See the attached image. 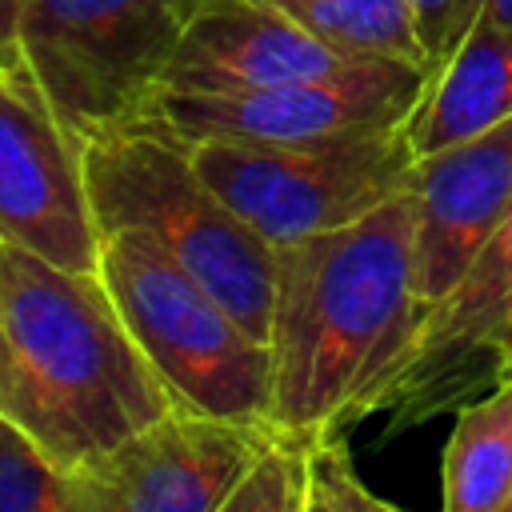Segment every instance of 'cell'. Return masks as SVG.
<instances>
[{"label":"cell","instance_id":"obj_21","mask_svg":"<svg viewBox=\"0 0 512 512\" xmlns=\"http://www.w3.org/2000/svg\"><path fill=\"white\" fill-rule=\"evenodd\" d=\"M308 476H312V472H308ZM304 512H344V508H340V504L312 480V484H308V504H304Z\"/></svg>","mask_w":512,"mask_h":512},{"label":"cell","instance_id":"obj_5","mask_svg":"<svg viewBox=\"0 0 512 512\" xmlns=\"http://www.w3.org/2000/svg\"><path fill=\"white\" fill-rule=\"evenodd\" d=\"M184 20L176 0H28L20 52L52 116L84 148L160 124Z\"/></svg>","mask_w":512,"mask_h":512},{"label":"cell","instance_id":"obj_14","mask_svg":"<svg viewBox=\"0 0 512 512\" xmlns=\"http://www.w3.org/2000/svg\"><path fill=\"white\" fill-rule=\"evenodd\" d=\"M512 496V380L456 408L440 512H504Z\"/></svg>","mask_w":512,"mask_h":512},{"label":"cell","instance_id":"obj_6","mask_svg":"<svg viewBox=\"0 0 512 512\" xmlns=\"http://www.w3.org/2000/svg\"><path fill=\"white\" fill-rule=\"evenodd\" d=\"M192 164L272 248L344 228L412 184L404 128L336 140H196Z\"/></svg>","mask_w":512,"mask_h":512},{"label":"cell","instance_id":"obj_25","mask_svg":"<svg viewBox=\"0 0 512 512\" xmlns=\"http://www.w3.org/2000/svg\"><path fill=\"white\" fill-rule=\"evenodd\" d=\"M504 512H512V496H508V508H504Z\"/></svg>","mask_w":512,"mask_h":512},{"label":"cell","instance_id":"obj_7","mask_svg":"<svg viewBox=\"0 0 512 512\" xmlns=\"http://www.w3.org/2000/svg\"><path fill=\"white\" fill-rule=\"evenodd\" d=\"M428 68L404 60H348L336 72L252 88V92H164L160 124L184 144L196 140H336L404 128Z\"/></svg>","mask_w":512,"mask_h":512},{"label":"cell","instance_id":"obj_18","mask_svg":"<svg viewBox=\"0 0 512 512\" xmlns=\"http://www.w3.org/2000/svg\"><path fill=\"white\" fill-rule=\"evenodd\" d=\"M308 472H312V480H316L344 512H404V508L380 500V496L356 476L352 456L344 452L340 436H336V440H320V444L308 448Z\"/></svg>","mask_w":512,"mask_h":512},{"label":"cell","instance_id":"obj_24","mask_svg":"<svg viewBox=\"0 0 512 512\" xmlns=\"http://www.w3.org/2000/svg\"><path fill=\"white\" fill-rule=\"evenodd\" d=\"M176 4H180V8H184V16H192V12H196V8H204V4H208V0H176Z\"/></svg>","mask_w":512,"mask_h":512},{"label":"cell","instance_id":"obj_22","mask_svg":"<svg viewBox=\"0 0 512 512\" xmlns=\"http://www.w3.org/2000/svg\"><path fill=\"white\" fill-rule=\"evenodd\" d=\"M480 16H488V20H500V24H508V28H512V0H488Z\"/></svg>","mask_w":512,"mask_h":512},{"label":"cell","instance_id":"obj_12","mask_svg":"<svg viewBox=\"0 0 512 512\" xmlns=\"http://www.w3.org/2000/svg\"><path fill=\"white\" fill-rule=\"evenodd\" d=\"M344 64L348 56L316 40L272 0H208L184 20L168 64V92H252Z\"/></svg>","mask_w":512,"mask_h":512},{"label":"cell","instance_id":"obj_9","mask_svg":"<svg viewBox=\"0 0 512 512\" xmlns=\"http://www.w3.org/2000/svg\"><path fill=\"white\" fill-rule=\"evenodd\" d=\"M0 240L60 268H100L80 144L52 116L32 76L0 72Z\"/></svg>","mask_w":512,"mask_h":512},{"label":"cell","instance_id":"obj_16","mask_svg":"<svg viewBox=\"0 0 512 512\" xmlns=\"http://www.w3.org/2000/svg\"><path fill=\"white\" fill-rule=\"evenodd\" d=\"M0 512H76L72 476L0 420Z\"/></svg>","mask_w":512,"mask_h":512},{"label":"cell","instance_id":"obj_17","mask_svg":"<svg viewBox=\"0 0 512 512\" xmlns=\"http://www.w3.org/2000/svg\"><path fill=\"white\" fill-rule=\"evenodd\" d=\"M308 484V448L276 436L216 512H304Z\"/></svg>","mask_w":512,"mask_h":512},{"label":"cell","instance_id":"obj_11","mask_svg":"<svg viewBox=\"0 0 512 512\" xmlns=\"http://www.w3.org/2000/svg\"><path fill=\"white\" fill-rule=\"evenodd\" d=\"M420 316L452 292L512 208V120L412 168Z\"/></svg>","mask_w":512,"mask_h":512},{"label":"cell","instance_id":"obj_8","mask_svg":"<svg viewBox=\"0 0 512 512\" xmlns=\"http://www.w3.org/2000/svg\"><path fill=\"white\" fill-rule=\"evenodd\" d=\"M512 332V208L416 328L412 348L388 376L376 412H388V432L416 428L456 412L496 384L500 348Z\"/></svg>","mask_w":512,"mask_h":512},{"label":"cell","instance_id":"obj_4","mask_svg":"<svg viewBox=\"0 0 512 512\" xmlns=\"http://www.w3.org/2000/svg\"><path fill=\"white\" fill-rule=\"evenodd\" d=\"M96 276L176 408L272 432V348L148 232L104 236Z\"/></svg>","mask_w":512,"mask_h":512},{"label":"cell","instance_id":"obj_20","mask_svg":"<svg viewBox=\"0 0 512 512\" xmlns=\"http://www.w3.org/2000/svg\"><path fill=\"white\" fill-rule=\"evenodd\" d=\"M28 0H0V72L8 76H32L20 52V24H24Z\"/></svg>","mask_w":512,"mask_h":512},{"label":"cell","instance_id":"obj_1","mask_svg":"<svg viewBox=\"0 0 512 512\" xmlns=\"http://www.w3.org/2000/svg\"><path fill=\"white\" fill-rule=\"evenodd\" d=\"M416 328L412 184L344 228L276 248L272 432L312 448L376 416Z\"/></svg>","mask_w":512,"mask_h":512},{"label":"cell","instance_id":"obj_23","mask_svg":"<svg viewBox=\"0 0 512 512\" xmlns=\"http://www.w3.org/2000/svg\"><path fill=\"white\" fill-rule=\"evenodd\" d=\"M500 380H512V332H508V340H504V348H500V368H496V384Z\"/></svg>","mask_w":512,"mask_h":512},{"label":"cell","instance_id":"obj_19","mask_svg":"<svg viewBox=\"0 0 512 512\" xmlns=\"http://www.w3.org/2000/svg\"><path fill=\"white\" fill-rule=\"evenodd\" d=\"M404 4L412 8L424 52H428V64L436 68L464 40V32L480 20L488 0H404Z\"/></svg>","mask_w":512,"mask_h":512},{"label":"cell","instance_id":"obj_3","mask_svg":"<svg viewBox=\"0 0 512 512\" xmlns=\"http://www.w3.org/2000/svg\"><path fill=\"white\" fill-rule=\"evenodd\" d=\"M80 156L100 240L124 228L148 232L268 344L276 248L216 196L192 164L188 144L168 128H136L100 136L84 144Z\"/></svg>","mask_w":512,"mask_h":512},{"label":"cell","instance_id":"obj_2","mask_svg":"<svg viewBox=\"0 0 512 512\" xmlns=\"http://www.w3.org/2000/svg\"><path fill=\"white\" fill-rule=\"evenodd\" d=\"M176 408L96 272L0 240V420L84 472Z\"/></svg>","mask_w":512,"mask_h":512},{"label":"cell","instance_id":"obj_15","mask_svg":"<svg viewBox=\"0 0 512 512\" xmlns=\"http://www.w3.org/2000/svg\"><path fill=\"white\" fill-rule=\"evenodd\" d=\"M348 60H404L432 72L416 16L404 0H272Z\"/></svg>","mask_w":512,"mask_h":512},{"label":"cell","instance_id":"obj_10","mask_svg":"<svg viewBox=\"0 0 512 512\" xmlns=\"http://www.w3.org/2000/svg\"><path fill=\"white\" fill-rule=\"evenodd\" d=\"M276 436L172 408L100 464L72 472L76 512H216Z\"/></svg>","mask_w":512,"mask_h":512},{"label":"cell","instance_id":"obj_13","mask_svg":"<svg viewBox=\"0 0 512 512\" xmlns=\"http://www.w3.org/2000/svg\"><path fill=\"white\" fill-rule=\"evenodd\" d=\"M512 120V28L480 16L432 68L404 140L416 160Z\"/></svg>","mask_w":512,"mask_h":512}]
</instances>
